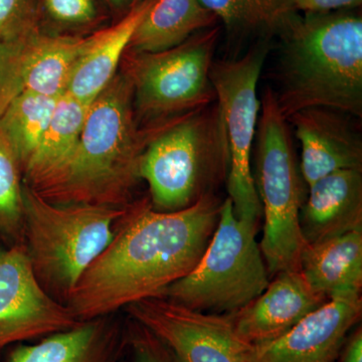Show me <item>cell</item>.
I'll return each instance as SVG.
<instances>
[{
	"mask_svg": "<svg viewBox=\"0 0 362 362\" xmlns=\"http://www.w3.org/2000/svg\"><path fill=\"white\" fill-rule=\"evenodd\" d=\"M261 42L242 58L214 61L211 77L228 152V199L240 220L258 223L262 206L252 171V152L261 108L258 84L269 54Z\"/></svg>",
	"mask_w": 362,
	"mask_h": 362,
	"instance_id": "9c48e42d",
	"label": "cell"
},
{
	"mask_svg": "<svg viewBox=\"0 0 362 362\" xmlns=\"http://www.w3.org/2000/svg\"><path fill=\"white\" fill-rule=\"evenodd\" d=\"M299 272L315 291L328 299L361 296L362 232L305 244Z\"/></svg>",
	"mask_w": 362,
	"mask_h": 362,
	"instance_id": "d6986e66",
	"label": "cell"
},
{
	"mask_svg": "<svg viewBox=\"0 0 362 362\" xmlns=\"http://www.w3.org/2000/svg\"><path fill=\"white\" fill-rule=\"evenodd\" d=\"M122 362H124V359H123V361H122Z\"/></svg>",
	"mask_w": 362,
	"mask_h": 362,
	"instance_id": "d6a6232c",
	"label": "cell"
},
{
	"mask_svg": "<svg viewBox=\"0 0 362 362\" xmlns=\"http://www.w3.org/2000/svg\"><path fill=\"white\" fill-rule=\"evenodd\" d=\"M40 30L37 0H0L1 42H18Z\"/></svg>",
	"mask_w": 362,
	"mask_h": 362,
	"instance_id": "d4e9b609",
	"label": "cell"
},
{
	"mask_svg": "<svg viewBox=\"0 0 362 362\" xmlns=\"http://www.w3.org/2000/svg\"><path fill=\"white\" fill-rule=\"evenodd\" d=\"M291 130L272 88L264 92L257 126L255 185L262 206L263 239L259 243L270 277L300 271L305 244L299 216L304 199Z\"/></svg>",
	"mask_w": 362,
	"mask_h": 362,
	"instance_id": "8992f818",
	"label": "cell"
},
{
	"mask_svg": "<svg viewBox=\"0 0 362 362\" xmlns=\"http://www.w3.org/2000/svg\"><path fill=\"white\" fill-rule=\"evenodd\" d=\"M216 21L199 0H154L136 28L127 51H166L194 33L213 28Z\"/></svg>",
	"mask_w": 362,
	"mask_h": 362,
	"instance_id": "44dd1931",
	"label": "cell"
},
{
	"mask_svg": "<svg viewBox=\"0 0 362 362\" xmlns=\"http://www.w3.org/2000/svg\"><path fill=\"white\" fill-rule=\"evenodd\" d=\"M25 40V39H23ZM18 42H1L0 40V114L7 104V95L20 54L23 40Z\"/></svg>",
	"mask_w": 362,
	"mask_h": 362,
	"instance_id": "83f0119b",
	"label": "cell"
},
{
	"mask_svg": "<svg viewBox=\"0 0 362 362\" xmlns=\"http://www.w3.org/2000/svg\"><path fill=\"white\" fill-rule=\"evenodd\" d=\"M94 33L88 37L45 35L37 32L23 40L16 63L9 102L23 92L61 97L76 64L89 49Z\"/></svg>",
	"mask_w": 362,
	"mask_h": 362,
	"instance_id": "e0dca14e",
	"label": "cell"
},
{
	"mask_svg": "<svg viewBox=\"0 0 362 362\" xmlns=\"http://www.w3.org/2000/svg\"><path fill=\"white\" fill-rule=\"evenodd\" d=\"M349 114L309 108L288 117L301 144V170L308 187L342 169L362 168V139Z\"/></svg>",
	"mask_w": 362,
	"mask_h": 362,
	"instance_id": "5bb4252c",
	"label": "cell"
},
{
	"mask_svg": "<svg viewBox=\"0 0 362 362\" xmlns=\"http://www.w3.org/2000/svg\"><path fill=\"white\" fill-rule=\"evenodd\" d=\"M126 207L57 204L23 182L25 247L49 296L66 305L83 274L110 244Z\"/></svg>",
	"mask_w": 362,
	"mask_h": 362,
	"instance_id": "5b68a950",
	"label": "cell"
},
{
	"mask_svg": "<svg viewBox=\"0 0 362 362\" xmlns=\"http://www.w3.org/2000/svg\"><path fill=\"white\" fill-rule=\"evenodd\" d=\"M228 152L218 103L154 127L139 163L156 211L187 209L226 180Z\"/></svg>",
	"mask_w": 362,
	"mask_h": 362,
	"instance_id": "277c9868",
	"label": "cell"
},
{
	"mask_svg": "<svg viewBox=\"0 0 362 362\" xmlns=\"http://www.w3.org/2000/svg\"><path fill=\"white\" fill-rule=\"evenodd\" d=\"M59 98L23 92L0 114V131L16 150L23 173L51 122Z\"/></svg>",
	"mask_w": 362,
	"mask_h": 362,
	"instance_id": "7402d4cb",
	"label": "cell"
},
{
	"mask_svg": "<svg viewBox=\"0 0 362 362\" xmlns=\"http://www.w3.org/2000/svg\"><path fill=\"white\" fill-rule=\"evenodd\" d=\"M221 204L211 194L187 209L163 213L149 199L131 202L110 244L83 274L66 306L87 321L159 296L199 263L220 221Z\"/></svg>",
	"mask_w": 362,
	"mask_h": 362,
	"instance_id": "6da1fadb",
	"label": "cell"
},
{
	"mask_svg": "<svg viewBox=\"0 0 362 362\" xmlns=\"http://www.w3.org/2000/svg\"><path fill=\"white\" fill-rule=\"evenodd\" d=\"M127 345L124 362H177L161 340L141 324L126 317Z\"/></svg>",
	"mask_w": 362,
	"mask_h": 362,
	"instance_id": "484cf974",
	"label": "cell"
},
{
	"mask_svg": "<svg viewBox=\"0 0 362 362\" xmlns=\"http://www.w3.org/2000/svg\"><path fill=\"white\" fill-rule=\"evenodd\" d=\"M361 313V296L329 299L282 337L252 346L247 362H337Z\"/></svg>",
	"mask_w": 362,
	"mask_h": 362,
	"instance_id": "7c38bea8",
	"label": "cell"
},
{
	"mask_svg": "<svg viewBox=\"0 0 362 362\" xmlns=\"http://www.w3.org/2000/svg\"><path fill=\"white\" fill-rule=\"evenodd\" d=\"M309 187L299 223L306 244L350 232H362V170L342 169L324 176Z\"/></svg>",
	"mask_w": 362,
	"mask_h": 362,
	"instance_id": "2e32d148",
	"label": "cell"
},
{
	"mask_svg": "<svg viewBox=\"0 0 362 362\" xmlns=\"http://www.w3.org/2000/svg\"><path fill=\"white\" fill-rule=\"evenodd\" d=\"M342 362H362V331L361 327L345 342Z\"/></svg>",
	"mask_w": 362,
	"mask_h": 362,
	"instance_id": "f546056e",
	"label": "cell"
},
{
	"mask_svg": "<svg viewBox=\"0 0 362 362\" xmlns=\"http://www.w3.org/2000/svg\"><path fill=\"white\" fill-rule=\"evenodd\" d=\"M117 313L82 321L35 344L18 345L7 362H122L127 324Z\"/></svg>",
	"mask_w": 362,
	"mask_h": 362,
	"instance_id": "9a60e30c",
	"label": "cell"
},
{
	"mask_svg": "<svg viewBox=\"0 0 362 362\" xmlns=\"http://www.w3.org/2000/svg\"><path fill=\"white\" fill-rule=\"evenodd\" d=\"M106 1L108 2L111 8L115 9V11H122L129 6L132 8L134 0H106Z\"/></svg>",
	"mask_w": 362,
	"mask_h": 362,
	"instance_id": "4dcf8cb0",
	"label": "cell"
},
{
	"mask_svg": "<svg viewBox=\"0 0 362 362\" xmlns=\"http://www.w3.org/2000/svg\"><path fill=\"white\" fill-rule=\"evenodd\" d=\"M228 30H262L280 33L294 13L286 0H199Z\"/></svg>",
	"mask_w": 362,
	"mask_h": 362,
	"instance_id": "cb8c5ba5",
	"label": "cell"
},
{
	"mask_svg": "<svg viewBox=\"0 0 362 362\" xmlns=\"http://www.w3.org/2000/svg\"><path fill=\"white\" fill-rule=\"evenodd\" d=\"M0 239L7 246L25 245L23 173L20 158L0 131Z\"/></svg>",
	"mask_w": 362,
	"mask_h": 362,
	"instance_id": "603a6c76",
	"label": "cell"
},
{
	"mask_svg": "<svg viewBox=\"0 0 362 362\" xmlns=\"http://www.w3.org/2000/svg\"><path fill=\"white\" fill-rule=\"evenodd\" d=\"M282 37L276 100L287 119L327 108L362 117V20L349 13L292 16Z\"/></svg>",
	"mask_w": 362,
	"mask_h": 362,
	"instance_id": "7a4b0ae2",
	"label": "cell"
},
{
	"mask_svg": "<svg viewBox=\"0 0 362 362\" xmlns=\"http://www.w3.org/2000/svg\"><path fill=\"white\" fill-rule=\"evenodd\" d=\"M124 310L161 340L177 362H247L251 351L226 314L192 310L162 297L145 298Z\"/></svg>",
	"mask_w": 362,
	"mask_h": 362,
	"instance_id": "30bf717a",
	"label": "cell"
},
{
	"mask_svg": "<svg viewBox=\"0 0 362 362\" xmlns=\"http://www.w3.org/2000/svg\"><path fill=\"white\" fill-rule=\"evenodd\" d=\"M256 233L257 225L235 216L228 197L199 263L157 297L206 313L230 314L246 306L270 283Z\"/></svg>",
	"mask_w": 362,
	"mask_h": 362,
	"instance_id": "52a82bcc",
	"label": "cell"
},
{
	"mask_svg": "<svg viewBox=\"0 0 362 362\" xmlns=\"http://www.w3.org/2000/svg\"><path fill=\"white\" fill-rule=\"evenodd\" d=\"M82 321L42 289L25 245L0 244V357L6 347L75 327Z\"/></svg>",
	"mask_w": 362,
	"mask_h": 362,
	"instance_id": "8fae6325",
	"label": "cell"
},
{
	"mask_svg": "<svg viewBox=\"0 0 362 362\" xmlns=\"http://www.w3.org/2000/svg\"><path fill=\"white\" fill-rule=\"evenodd\" d=\"M273 277L261 295L226 314L238 335L251 346L282 337L329 300L315 291L300 272H279Z\"/></svg>",
	"mask_w": 362,
	"mask_h": 362,
	"instance_id": "4fadbf2b",
	"label": "cell"
},
{
	"mask_svg": "<svg viewBox=\"0 0 362 362\" xmlns=\"http://www.w3.org/2000/svg\"><path fill=\"white\" fill-rule=\"evenodd\" d=\"M293 13H329L339 9L354 8L361 6L362 0H286Z\"/></svg>",
	"mask_w": 362,
	"mask_h": 362,
	"instance_id": "f1b7e54d",
	"label": "cell"
},
{
	"mask_svg": "<svg viewBox=\"0 0 362 362\" xmlns=\"http://www.w3.org/2000/svg\"><path fill=\"white\" fill-rule=\"evenodd\" d=\"M218 28L194 33L166 51L130 52L125 75L133 89L136 121L157 127L216 102L211 73Z\"/></svg>",
	"mask_w": 362,
	"mask_h": 362,
	"instance_id": "ba28073f",
	"label": "cell"
},
{
	"mask_svg": "<svg viewBox=\"0 0 362 362\" xmlns=\"http://www.w3.org/2000/svg\"><path fill=\"white\" fill-rule=\"evenodd\" d=\"M151 134L152 128L138 127L129 78L116 75L90 104L70 163L37 194L57 204L128 206Z\"/></svg>",
	"mask_w": 362,
	"mask_h": 362,
	"instance_id": "3957f363",
	"label": "cell"
},
{
	"mask_svg": "<svg viewBox=\"0 0 362 362\" xmlns=\"http://www.w3.org/2000/svg\"><path fill=\"white\" fill-rule=\"evenodd\" d=\"M92 103L68 94L59 98L39 146L23 168V182L40 192L54 182L75 153Z\"/></svg>",
	"mask_w": 362,
	"mask_h": 362,
	"instance_id": "ffe728a7",
	"label": "cell"
},
{
	"mask_svg": "<svg viewBox=\"0 0 362 362\" xmlns=\"http://www.w3.org/2000/svg\"><path fill=\"white\" fill-rule=\"evenodd\" d=\"M45 16L62 28L90 25L97 20L95 0H40Z\"/></svg>",
	"mask_w": 362,
	"mask_h": 362,
	"instance_id": "4316f807",
	"label": "cell"
},
{
	"mask_svg": "<svg viewBox=\"0 0 362 362\" xmlns=\"http://www.w3.org/2000/svg\"><path fill=\"white\" fill-rule=\"evenodd\" d=\"M154 0H145L106 30L94 33L89 49L81 57L66 85V94L92 103L116 77L124 54L129 47L136 28Z\"/></svg>",
	"mask_w": 362,
	"mask_h": 362,
	"instance_id": "ac0fdd59",
	"label": "cell"
},
{
	"mask_svg": "<svg viewBox=\"0 0 362 362\" xmlns=\"http://www.w3.org/2000/svg\"><path fill=\"white\" fill-rule=\"evenodd\" d=\"M145 1V0H134L133 2V6H137V4H141V2Z\"/></svg>",
	"mask_w": 362,
	"mask_h": 362,
	"instance_id": "1f68e13d",
	"label": "cell"
}]
</instances>
